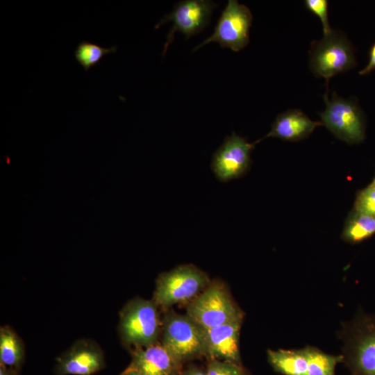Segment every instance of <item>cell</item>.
<instances>
[{
    "label": "cell",
    "instance_id": "cell-1",
    "mask_svg": "<svg viewBox=\"0 0 375 375\" xmlns=\"http://www.w3.org/2000/svg\"><path fill=\"white\" fill-rule=\"evenodd\" d=\"M158 306L153 300L135 298L119 312V333L122 342L131 349L157 343L162 324Z\"/></svg>",
    "mask_w": 375,
    "mask_h": 375
},
{
    "label": "cell",
    "instance_id": "cell-2",
    "mask_svg": "<svg viewBox=\"0 0 375 375\" xmlns=\"http://www.w3.org/2000/svg\"><path fill=\"white\" fill-rule=\"evenodd\" d=\"M186 315L203 329L243 319L242 312L233 300L226 286L217 281L210 282L190 301Z\"/></svg>",
    "mask_w": 375,
    "mask_h": 375
},
{
    "label": "cell",
    "instance_id": "cell-3",
    "mask_svg": "<svg viewBox=\"0 0 375 375\" xmlns=\"http://www.w3.org/2000/svg\"><path fill=\"white\" fill-rule=\"evenodd\" d=\"M210 283L208 275L192 264L163 272L156 280L153 301L158 307L191 301Z\"/></svg>",
    "mask_w": 375,
    "mask_h": 375
},
{
    "label": "cell",
    "instance_id": "cell-4",
    "mask_svg": "<svg viewBox=\"0 0 375 375\" xmlns=\"http://www.w3.org/2000/svg\"><path fill=\"white\" fill-rule=\"evenodd\" d=\"M161 344L181 365L206 356L202 328L188 315L173 311L164 317Z\"/></svg>",
    "mask_w": 375,
    "mask_h": 375
},
{
    "label": "cell",
    "instance_id": "cell-5",
    "mask_svg": "<svg viewBox=\"0 0 375 375\" xmlns=\"http://www.w3.org/2000/svg\"><path fill=\"white\" fill-rule=\"evenodd\" d=\"M353 49L344 34L333 30L320 40L313 41L310 50V68L316 76L329 79L356 65Z\"/></svg>",
    "mask_w": 375,
    "mask_h": 375
},
{
    "label": "cell",
    "instance_id": "cell-6",
    "mask_svg": "<svg viewBox=\"0 0 375 375\" xmlns=\"http://www.w3.org/2000/svg\"><path fill=\"white\" fill-rule=\"evenodd\" d=\"M326 109L319 114L322 123L338 138L349 143L357 144L365 138L362 114L357 103L352 99H344L335 92L332 99L328 94L324 96Z\"/></svg>",
    "mask_w": 375,
    "mask_h": 375
},
{
    "label": "cell",
    "instance_id": "cell-7",
    "mask_svg": "<svg viewBox=\"0 0 375 375\" xmlns=\"http://www.w3.org/2000/svg\"><path fill=\"white\" fill-rule=\"evenodd\" d=\"M252 21L253 16L247 6L236 0H228L213 33L197 45L192 52L210 42H217L222 47L229 48L233 51H240L249 44Z\"/></svg>",
    "mask_w": 375,
    "mask_h": 375
},
{
    "label": "cell",
    "instance_id": "cell-8",
    "mask_svg": "<svg viewBox=\"0 0 375 375\" xmlns=\"http://www.w3.org/2000/svg\"><path fill=\"white\" fill-rule=\"evenodd\" d=\"M217 6L216 3L209 0H185L177 3L172 12L165 15L156 26L158 28L169 22H173L167 35L162 55L173 41L176 32L179 31L188 38L201 31L209 24Z\"/></svg>",
    "mask_w": 375,
    "mask_h": 375
},
{
    "label": "cell",
    "instance_id": "cell-9",
    "mask_svg": "<svg viewBox=\"0 0 375 375\" xmlns=\"http://www.w3.org/2000/svg\"><path fill=\"white\" fill-rule=\"evenodd\" d=\"M349 344L346 361L351 375H375V315L359 317Z\"/></svg>",
    "mask_w": 375,
    "mask_h": 375
},
{
    "label": "cell",
    "instance_id": "cell-10",
    "mask_svg": "<svg viewBox=\"0 0 375 375\" xmlns=\"http://www.w3.org/2000/svg\"><path fill=\"white\" fill-rule=\"evenodd\" d=\"M254 144L234 132L226 137L211 162V169L217 178L227 182L243 175L249 167Z\"/></svg>",
    "mask_w": 375,
    "mask_h": 375
},
{
    "label": "cell",
    "instance_id": "cell-11",
    "mask_svg": "<svg viewBox=\"0 0 375 375\" xmlns=\"http://www.w3.org/2000/svg\"><path fill=\"white\" fill-rule=\"evenodd\" d=\"M106 366L103 352L94 341H76L56 359V375H92Z\"/></svg>",
    "mask_w": 375,
    "mask_h": 375
},
{
    "label": "cell",
    "instance_id": "cell-12",
    "mask_svg": "<svg viewBox=\"0 0 375 375\" xmlns=\"http://www.w3.org/2000/svg\"><path fill=\"white\" fill-rule=\"evenodd\" d=\"M242 319L202 328L206 356L210 359L240 363L239 336Z\"/></svg>",
    "mask_w": 375,
    "mask_h": 375
},
{
    "label": "cell",
    "instance_id": "cell-13",
    "mask_svg": "<svg viewBox=\"0 0 375 375\" xmlns=\"http://www.w3.org/2000/svg\"><path fill=\"white\" fill-rule=\"evenodd\" d=\"M182 365L162 345L155 343L131 350V361L126 368L141 375H177Z\"/></svg>",
    "mask_w": 375,
    "mask_h": 375
},
{
    "label": "cell",
    "instance_id": "cell-14",
    "mask_svg": "<svg viewBox=\"0 0 375 375\" xmlns=\"http://www.w3.org/2000/svg\"><path fill=\"white\" fill-rule=\"evenodd\" d=\"M322 125V122L311 120L299 110H289L276 117L272 124L270 131L258 141L268 137L288 141H298L307 138L315 128Z\"/></svg>",
    "mask_w": 375,
    "mask_h": 375
},
{
    "label": "cell",
    "instance_id": "cell-15",
    "mask_svg": "<svg viewBox=\"0 0 375 375\" xmlns=\"http://www.w3.org/2000/svg\"><path fill=\"white\" fill-rule=\"evenodd\" d=\"M268 361L274 369L283 375H307L309 347L301 349L268 350Z\"/></svg>",
    "mask_w": 375,
    "mask_h": 375
},
{
    "label": "cell",
    "instance_id": "cell-16",
    "mask_svg": "<svg viewBox=\"0 0 375 375\" xmlns=\"http://www.w3.org/2000/svg\"><path fill=\"white\" fill-rule=\"evenodd\" d=\"M25 357L22 339L8 326L0 328V363L20 370Z\"/></svg>",
    "mask_w": 375,
    "mask_h": 375
},
{
    "label": "cell",
    "instance_id": "cell-17",
    "mask_svg": "<svg viewBox=\"0 0 375 375\" xmlns=\"http://www.w3.org/2000/svg\"><path fill=\"white\" fill-rule=\"evenodd\" d=\"M375 233V217L353 210L346 221L342 238L350 243H358Z\"/></svg>",
    "mask_w": 375,
    "mask_h": 375
},
{
    "label": "cell",
    "instance_id": "cell-18",
    "mask_svg": "<svg viewBox=\"0 0 375 375\" xmlns=\"http://www.w3.org/2000/svg\"><path fill=\"white\" fill-rule=\"evenodd\" d=\"M117 49L116 45L104 48L88 41H82L78 44L74 51V56L84 70L88 72L97 65L106 55L115 53Z\"/></svg>",
    "mask_w": 375,
    "mask_h": 375
},
{
    "label": "cell",
    "instance_id": "cell-19",
    "mask_svg": "<svg viewBox=\"0 0 375 375\" xmlns=\"http://www.w3.org/2000/svg\"><path fill=\"white\" fill-rule=\"evenodd\" d=\"M343 360L342 356L327 354L318 349L309 347L307 375H335L337 364Z\"/></svg>",
    "mask_w": 375,
    "mask_h": 375
},
{
    "label": "cell",
    "instance_id": "cell-20",
    "mask_svg": "<svg viewBox=\"0 0 375 375\" xmlns=\"http://www.w3.org/2000/svg\"><path fill=\"white\" fill-rule=\"evenodd\" d=\"M208 375H246L240 363L210 359L206 369Z\"/></svg>",
    "mask_w": 375,
    "mask_h": 375
},
{
    "label": "cell",
    "instance_id": "cell-21",
    "mask_svg": "<svg viewBox=\"0 0 375 375\" xmlns=\"http://www.w3.org/2000/svg\"><path fill=\"white\" fill-rule=\"evenodd\" d=\"M354 210L375 217V186L369 185L356 197Z\"/></svg>",
    "mask_w": 375,
    "mask_h": 375
},
{
    "label": "cell",
    "instance_id": "cell-22",
    "mask_svg": "<svg viewBox=\"0 0 375 375\" xmlns=\"http://www.w3.org/2000/svg\"><path fill=\"white\" fill-rule=\"evenodd\" d=\"M304 5L307 10L313 13L320 19L324 35H327L331 33L333 29L331 28L328 18V5L326 0H306Z\"/></svg>",
    "mask_w": 375,
    "mask_h": 375
},
{
    "label": "cell",
    "instance_id": "cell-23",
    "mask_svg": "<svg viewBox=\"0 0 375 375\" xmlns=\"http://www.w3.org/2000/svg\"><path fill=\"white\" fill-rule=\"evenodd\" d=\"M369 56V62L363 69L359 72L360 75L367 74L375 69V43L370 49Z\"/></svg>",
    "mask_w": 375,
    "mask_h": 375
},
{
    "label": "cell",
    "instance_id": "cell-24",
    "mask_svg": "<svg viewBox=\"0 0 375 375\" xmlns=\"http://www.w3.org/2000/svg\"><path fill=\"white\" fill-rule=\"evenodd\" d=\"M18 370L0 363V375H18Z\"/></svg>",
    "mask_w": 375,
    "mask_h": 375
},
{
    "label": "cell",
    "instance_id": "cell-25",
    "mask_svg": "<svg viewBox=\"0 0 375 375\" xmlns=\"http://www.w3.org/2000/svg\"><path fill=\"white\" fill-rule=\"evenodd\" d=\"M181 375H208L206 371L204 372L197 367H190L181 373Z\"/></svg>",
    "mask_w": 375,
    "mask_h": 375
},
{
    "label": "cell",
    "instance_id": "cell-26",
    "mask_svg": "<svg viewBox=\"0 0 375 375\" xmlns=\"http://www.w3.org/2000/svg\"><path fill=\"white\" fill-rule=\"evenodd\" d=\"M119 375H141L138 374L136 372L129 370L126 369L123 372H122Z\"/></svg>",
    "mask_w": 375,
    "mask_h": 375
},
{
    "label": "cell",
    "instance_id": "cell-27",
    "mask_svg": "<svg viewBox=\"0 0 375 375\" xmlns=\"http://www.w3.org/2000/svg\"><path fill=\"white\" fill-rule=\"evenodd\" d=\"M372 185L375 186V177H374V179L373 182L372 183Z\"/></svg>",
    "mask_w": 375,
    "mask_h": 375
}]
</instances>
